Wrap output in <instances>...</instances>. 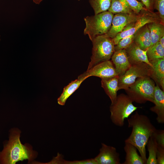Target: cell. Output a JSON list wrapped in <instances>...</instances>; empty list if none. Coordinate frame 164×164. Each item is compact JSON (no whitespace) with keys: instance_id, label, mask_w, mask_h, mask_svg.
<instances>
[{"instance_id":"obj_1","label":"cell","mask_w":164,"mask_h":164,"mask_svg":"<svg viewBox=\"0 0 164 164\" xmlns=\"http://www.w3.org/2000/svg\"><path fill=\"white\" fill-rule=\"evenodd\" d=\"M21 131L13 128L9 131V139L4 143L0 151V164H15L19 161L27 160L31 164L38 156V152L29 143L22 144L20 140Z\"/></svg>"},{"instance_id":"obj_2","label":"cell","mask_w":164,"mask_h":164,"mask_svg":"<svg viewBox=\"0 0 164 164\" xmlns=\"http://www.w3.org/2000/svg\"><path fill=\"white\" fill-rule=\"evenodd\" d=\"M128 128H132L129 136L125 142L134 145L138 151L145 164L147 160L145 147L150 137L156 129L146 115L137 111L127 118Z\"/></svg>"},{"instance_id":"obj_3","label":"cell","mask_w":164,"mask_h":164,"mask_svg":"<svg viewBox=\"0 0 164 164\" xmlns=\"http://www.w3.org/2000/svg\"><path fill=\"white\" fill-rule=\"evenodd\" d=\"M114 14L106 11L84 18L86 26L84 35L92 41L96 36L106 34L110 30Z\"/></svg>"},{"instance_id":"obj_4","label":"cell","mask_w":164,"mask_h":164,"mask_svg":"<svg viewBox=\"0 0 164 164\" xmlns=\"http://www.w3.org/2000/svg\"><path fill=\"white\" fill-rule=\"evenodd\" d=\"M91 41L92 55L87 70L99 63L109 60L115 51L113 39L106 34L97 36Z\"/></svg>"},{"instance_id":"obj_5","label":"cell","mask_w":164,"mask_h":164,"mask_svg":"<svg viewBox=\"0 0 164 164\" xmlns=\"http://www.w3.org/2000/svg\"><path fill=\"white\" fill-rule=\"evenodd\" d=\"M155 85L149 77L138 78L125 91L133 102L140 104L147 101L154 103Z\"/></svg>"},{"instance_id":"obj_6","label":"cell","mask_w":164,"mask_h":164,"mask_svg":"<svg viewBox=\"0 0 164 164\" xmlns=\"http://www.w3.org/2000/svg\"><path fill=\"white\" fill-rule=\"evenodd\" d=\"M133 102L127 95L121 94L117 96L115 101L110 107L111 119L114 125L123 126L125 119L128 118L137 108H141L135 106Z\"/></svg>"},{"instance_id":"obj_7","label":"cell","mask_w":164,"mask_h":164,"mask_svg":"<svg viewBox=\"0 0 164 164\" xmlns=\"http://www.w3.org/2000/svg\"><path fill=\"white\" fill-rule=\"evenodd\" d=\"M154 22H161L158 12H154L143 7L139 12V16L138 20L127 26L121 32L113 39L115 45L124 37L134 34L145 25Z\"/></svg>"},{"instance_id":"obj_8","label":"cell","mask_w":164,"mask_h":164,"mask_svg":"<svg viewBox=\"0 0 164 164\" xmlns=\"http://www.w3.org/2000/svg\"><path fill=\"white\" fill-rule=\"evenodd\" d=\"M151 67L144 63L131 65L122 76L119 77L118 90H127L138 78L150 77Z\"/></svg>"},{"instance_id":"obj_9","label":"cell","mask_w":164,"mask_h":164,"mask_svg":"<svg viewBox=\"0 0 164 164\" xmlns=\"http://www.w3.org/2000/svg\"><path fill=\"white\" fill-rule=\"evenodd\" d=\"M139 16V13L128 14L118 13L114 15L111 27L106 34L112 39L121 32L128 25L136 21Z\"/></svg>"},{"instance_id":"obj_10","label":"cell","mask_w":164,"mask_h":164,"mask_svg":"<svg viewBox=\"0 0 164 164\" xmlns=\"http://www.w3.org/2000/svg\"><path fill=\"white\" fill-rule=\"evenodd\" d=\"M92 76L105 79L118 76L112 62L108 60L94 65L78 77L87 78Z\"/></svg>"},{"instance_id":"obj_11","label":"cell","mask_w":164,"mask_h":164,"mask_svg":"<svg viewBox=\"0 0 164 164\" xmlns=\"http://www.w3.org/2000/svg\"><path fill=\"white\" fill-rule=\"evenodd\" d=\"M97 164H120V154L114 147L102 143L99 154L94 158Z\"/></svg>"},{"instance_id":"obj_12","label":"cell","mask_w":164,"mask_h":164,"mask_svg":"<svg viewBox=\"0 0 164 164\" xmlns=\"http://www.w3.org/2000/svg\"><path fill=\"white\" fill-rule=\"evenodd\" d=\"M125 49L131 65L144 63L152 67L146 55L147 50H142L133 41Z\"/></svg>"},{"instance_id":"obj_13","label":"cell","mask_w":164,"mask_h":164,"mask_svg":"<svg viewBox=\"0 0 164 164\" xmlns=\"http://www.w3.org/2000/svg\"><path fill=\"white\" fill-rule=\"evenodd\" d=\"M111 58L119 77L124 74L131 65L125 49L115 51Z\"/></svg>"},{"instance_id":"obj_14","label":"cell","mask_w":164,"mask_h":164,"mask_svg":"<svg viewBox=\"0 0 164 164\" xmlns=\"http://www.w3.org/2000/svg\"><path fill=\"white\" fill-rule=\"evenodd\" d=\"M155 105L151 108L150 110L157 114L156 120L160 124L164 123V91L157 84L154 91Z\"/></svg>"},{"instance_id":"obj_15","label":"cell","mask_w":164,"mask_h":164,"mask_svg":"<svg viewBox=\"0 0 164 164\" xmlns=\"http://www.w3.org/2000/svg\"><path fill=\"white\" fill-rule=\"evenodd\" d=\"M152 66L150 78L164 90V58L150 61Z\"/></svg>"},{"instance_id":"obj_16","label":"cell","mask_w":164,"mask_h":164,"mask_svg":"<svg viewBox=\"0 0 164 164\" xmlns=\"http://www.w3.org/2000/svg\"><path fill=\"white\" fill-rule=\"evenodd\" d=\"M133 42L144 50H147L151 46L150 31L147 24L140 28L134 34Z\"/></svg>"},{"instance_id":"obj_17","label":"cell","mask_w":164,"mask_h":164,"mask_svg":"<svg viewBox=\"0 0 164 164\" xmlns=\"http://www.w3.org/2000/svg\"><path fill=\"white\" fill-rule=\"evenodd\" d=\"M118 78V76H116L109 78L101 79V86L110 98L111 104L115 102L117 96Z\"/></svg>"},{"instance_id":"obj_18","label":"cell","mask_w":164,"mask_h":164,"mask_svg":"<svg viewBox=\"0 0 164 164\" xmlns=\"http://www.w3.org/2000/svg\"><path fill=\"white\" fill-rule=\"evenodd\" d=\"M124 150L125 152V160L122 164H145L141 156L139 155L137 148L133 145L125 142Z\"/></svg>"},{"instance_id":"obj_19","label":"cell","mask_w":164,"mask_h":164,"mask_svg":"<svg viewBox=\"0 0 164 164\" xmlns=\"http://www.w3.org/2000/svg\"><path fill=\"white\" fill-rule=\"evenodd\" d=\"M86 79L78 77L77 79L72 81L65 86L62 93L57 99L58 103L61 105H64L68 97L78 88L81 83Z\"/></svg>"},{"instance_id":"obj_20","label":"cell","mask_w":164,"mask_h":164,"mask_svg":"<svg viewBox=\"0 0 164 164\" xmlns=\"http://www.w3.org/2000/svg\"><path fill=\"white\" fill-rule=\"evenodd\" d=\"M164 24L160 22H154L147 24L150 31L151 46L156 43L164 36Z\"/></svg>"},{"instance_id":"obj_21","label":"cell","mask_w":164,"mask_h":164,"mask_svg":"<svg viewBox=\"0 0 164 164\" xmlns=\"http://www.w3.org/2000/svg\"><path fill=\"white\" fill-rule=\"evenodd\" d=\"M108 11L114 14L118 13L131 14L134 13L125 0H112Z\"/></svg>"},{"instance_id":"obj_22","label":"cell","mask_w":164,"mask_h":164,"mask_svg":"<svg viewBox=\"0 0 164 164\" xmlns=\"http://www.w3.org/2000/svg\"><path fill=\"white\" fill-rule=\"evenodd\" d=\"M146 146L149 155L148 158L147 159L146 164H157L156 155L158 145L153 135L149 138Z\"/></svg>"},{"instance_id":"obj_23","label":"cell","mask_w":164,"mask_h":164,"mask_svg":"<svg viewBox=\"0 0 164 164\" xmlns=\"http://www.w3.org/2000/svg\"><path fill=\"white\" fill-rule=\"evenodd\" d=\"M146 55L148 60H152L164 58V47L158 41L151 46L147 50Z\"/></svg>"},{"instance_id":"obj_24","label":"cell","mask_w":164,"mask_h":164,"mask_svg":"<svg viewBox=\"0 0 164 164\" xmlns=\"http://www.w3.org/2000/svg\"><path fill=\"white\" fill-rule=\"evenodd\" d=\"M112 0H89L94 14L106 11L109 9Z\"/></svg>"},{"instance_id":"obj_25","label":"cell","mask_w":164,"mask_h":164,"mask_svg":"<svg viewBox=\"0 0 164 164\" xmlns=\"http://www.w3.org/2000/svg\"><path fill=\"white\" fill-rule=\"evenodd\" d=\"M134 38V34L127 36L120 39L115 45V51L126 49L133 41Z\"/></svg>"},{"instance_id":"obj_26","label":"cell","mask_w":164,"mask_h":164,"mask_svg":"<svg viewBox=\"0 0 164 164\" xmlns=\"http://www.w3.org/2000/svg\"><path fill=\"white\" fill-rule=\"evenodd\" d=\"M154 9L158 11L161 23L164 24V0H154Z\"/></svg>"},{"instance_id":"obj_27","label":"cell","mask_w":164,"mask_h":164,"mask_svg":"<svg viewBox=\"0 0 164 164\" xmlns=\"http://www.w3.org/2000/svg\"><path fill=\"white\" fill-rule=\"evenodd\" d=\"M135 13L138 14L144 7L143 4L137 0H125Z\"/></svg>"},{"instance_id":"obj_28","label":"cell","mask_w":164,"mask_h":164,"mask_svg":"<svg viewBox=\"0 0 164 164\" xmlns=\"http://www.w3.org/2000/svg\"><path fill=\"white\" fill-rule=\"evenodd\" d=\"M152 135L155 138L158 145L164 148V130L156 129Z\"/></svg>"},{"instance_id":"obj_29","label":"cell","mask_w":164,"mask_h":164,"mask_svg":"<svg viewBox=\"0 0 164 164\" xmlns=\"http://www.w3.org/2000/svg\"><path fill=\"white\" fill-rule=\"evenodd\" d=\"M157 164H164V148L158 145L156 155Z\"/></svg>"},{"instance_id":"obj_30","label":"cell","mask_w":164,"mask_h":164,"mask_svg":"<svg viewBox=\"0 0 164 164\" xmlns=\"http://www.w3.org/2000/svg\"><path fill=\"white\" fill-rule=\"evenodd\" d=\"M63 164H97L94 158L82 160L67 161L64 160Z\"/></svg>"},{"instance_id":"obj_31","label":"cell","mask_w":164,"mask_h":164,"mask_svg":"<svg viewBox=\"0 0 164 164\" xmlns=\"http://www.w3.org/2000/svg\"><path fill=\"white\" fill-rule=\"evenodd\" d=\"M145 8L149 10L153 11L154 9V0H141Z\"/></svg>"},{"instance_id":"obj_32","label":"cell","mask_w":164,"mask_h":164,"mask_svg":"<svg viewBox=\"0 0 164 164\" xmlns=\"http://www.w3.org/2000/svg\"><path fill=\"white\" fill-rule=\"evenodd\" d=\"M159 42L161 45L164 47V36H162L159 40Z\"/></svg>"},{"instance_id":"obj_33","label":"cell","mask_w":164,"mask_h":164,"mask_svg":"<svg viewBox=\"0 0 164 164\" xmlns=\"http://www.w3.org/2000/svg\"><path fill=\"white\" fill-rule=\"evenodd\" d=\"M33 2L35 4H39L43 0H32Z\"/></svg>"},{"instance_id":"obj_34","label":"cell","mask_w":164,"mask_h":164,"mask_svg":"<svg viewBox=\"0 0 164 164\" xmlns=\"http://www.w3.org/2000/svg\"><path fill=\"white\" fill-rule=\"evenodd\" d=\"M0 40H1V39H0Z\"/></svg>"},{"instance_id":"obj_35","label":"cell","mask_w":164,"mask_h":164,"mask_svg":"<svg viewBox=\"0 0 164 164\" xmlns=\"http://www.w3.org/2000/svg\"><path fill=\"white\" fill-rule=\"evenodd\" d=\"M78 0L79 1V0Z\"/></svg>"}]
</instances>
